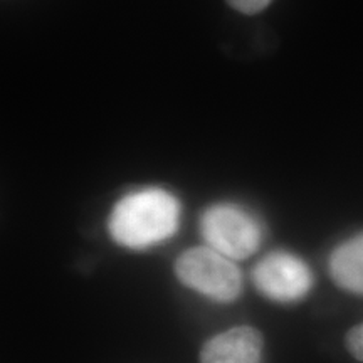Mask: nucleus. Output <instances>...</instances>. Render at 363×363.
Wrapping results in <instances>:
<instances>
[{
	"label": "nucleus",
	"instance_id": "6e6552de",
	"mask_svg": "<svg viewBox=\"0 0 363 363\" xmlns=\"http://www.w3.org/2000/svg\"><path fill=\"white\" fill-rule=\"evenodd\" d=\"M235 11L242 13H257L269 6L271 0H227Z\"/></svg>",
	"mask_w": 363,
	"mask_h": 363
},
{
	"label": "nucleus",
	"instance_id": "0eeeda50",
	"mask_svg": "<svg viewBox=\"0 0 363 363\" xmlns=\"http://www.w3.org/2000/svg\"><path fill=\"white\" fill-rule=\"evenodd\" d=\"M345 343H347V348L352 353V357L358 362H363V323L353 326L348 331Z\"/></svg>",
	"mask_w": 363,
	"mask_h": 363
},
{
	"label": "nucleus",
	"instance_id": "423d86ee",
	"mask_svg": "<svg viewBox=\"0 0 363 363\" xmlns=\"http://www.w3.org/2000/svg\"><path fill=\"white\" fill-rule=\"evenodd\" d=\"M328 269L338 288L363 296V230L331 251Z\"/></svg>",
	"mask_w": 363,
	"mask_h": 363
},
{
	"label": "nucleus",
	"instance_id": "20e7f679",
	"mask_svg": "<svg viewBox=\"0 0 363 363\" xmlns=\"http://www.w3.org/2000/svg\"><path fill=\"white\" fill-rule=\"evenodd\" d=\"M252 283L262 296L276 303H296L311 291V267L296 254L272 251L254 266Z\"/></svg>",
	"mask_w": 363,
	"mask_h": 363
},
{
	"label": "nucleus",
	"instance_id": "f257e3e1",
	"mask_svg": "<svg viewBox=\"0 0 363 363\" xmlns=\"http://www.w3.org/2000/svg\"><path fill=\"white\" fill-rule=\"evenodd\" d=\"M180 201L160 187L126 194L111 208L108 233L118 246L143 251L170 239L180 225Z\"/></svg>",
	"mask_w": 363,
	"mask_h": 363
},
{
	"label": "nucleus",
	"instance_id": "7ed1b4c3",
	"mask_svg": "<svg viewBox=\"0 0 363 363\" xmlns=\"http://www.w3.org/2000/svg\"><path fill=\"white\" fill-rule=\"evenodd\" d=\"M201 234L208 247L229 259H246L261 246L262 224L252 212L233 202L214 203L201 217Z\"/></svg>",
	"mask_w": 363,
	"mask_h": 363
},
{
	"label": "nucleus",
	"instance_id": "f03ea898",
	"mask_svg": "<svg viewBox=\"0 0 363 363\" xmlns=\"http://www.w3.org/2000/svg\"><path fill=\"white\" fill-rule=\"evenodd\" d=\"M175 274L182 284L216 303H233L242 293L239 267L208 246L182 252L175 261Z\"/></svg>",
	"mask_w": 363,
	"mask_h": 363
},
{
	"label": "nucleus",
	"instance_id": "39448f33",
	"mask_svg": "<svg viewBox=\"0 0 363 363\" xmlns=\"http://www.w3.org/2000/svg\"><path fill=\"white\" fill-rule=\"evenodd\" d=\"M262 335L242 325L207 340L201 350V363H262Z\"/></svg>",
	"mask_w": 363,
	"mask_h": 363
}]
</instances>
